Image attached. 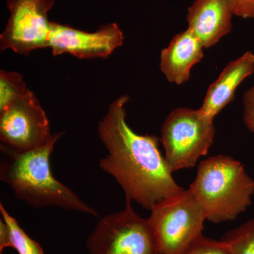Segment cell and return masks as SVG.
Instances as JSON below:
<instances>
[{"label":"cell","mask_w":254,"mask_h":254,"mask_svg":"<svg viewBox=\"0 0 254 254\" xmlns=\"http://www.w3.org/2000/svg\"><path fill=\"white\" fill-rule=\"evenodd\" d=\"M128 101L127 95L114 100L98 124V136L108 152L99 167L115 178L126 198L150 210L184 189L174 180L160 153L158 137L138 134L127 123Z\"/></svg>","instance_id":"cell-1"},{"label":"cell","mask_w":254,"mask_h":254,"mask_svg":"<svg viewBox=\"0 0 254 254\" xmlns=\"http://www.w3.org/2000/svg\"><path fill=\"white\" fill-rule=\"evenodd\" d=\"M63 133H55L43 146L23 153L1 145L6 158L1 163L0 179L12 189L16 198L34 208L56 206L98 217L94 208L57 180L52 173L50 155Z\"/></svg>","instance_id":"cell-2"},{"label":"cell","mask_w":254,"mask_h":254,"mask_svg":"<svg viewBox=\"0 0 254 254\" xmlns=\"http://www.w3.org/2000/svg\"><path fill=\"white\" fill-rule=\"evenodd\" d=\"M189 190L213 223L232 221L252 204L254 180L243 164L227 155H216L200 162Z\"/></svg>","instance_id":"cell-3"},{"label":"cell","mask_w":254,"mask_h":254,"mask_svg":"<svg viewBox=\"0 0 254 254\" xmlns=\"http://www.w3.org/2000/svg\"><path fill=\"white\" fill-rule=\"evenodd\" d=\"M215 134L213 120L199 110H173L164 121L160 139L170 171L194 167L199 158L208 154Z\"/></svg>","instance_id":"cell-4"},{"label":"cell","mask_w":254,"mask_h":254,"mask_svg":"<svg viewBox=\"0 0 254 254\" xmlns=\"http://www.w3.org/2000/svg\"><path fill=\"white\" fill-rule=\"evenodd\" d=\"M159 254H180L203 235L204 210L190 190L160 200L148 218Z\"/></svg>","instance_id":"cell-5"},{"label":"cell","mask_w":254,"mask_h":254,"mask_svg":"<svg viewBox=\"0 0 254 254\" xmlns=\"http://www.w3.org/2000/svg\"><path fill=\"white\" fill-rule=\"evenodd\" d=\"M131 202L126 198L123 210L100 219L87 240L90 254H159L148 218L139 216Z\"/></svg>","instance_id":"cell-6"},{"label":"cell","mask_w":254,"mask_h":254,"mask_svg":"<svg viewBox=\"0 0 254 254\" xmlns=\"http://www.w3.org/2000/svg\"><path fill=\"white\" fill-rule=\"evenodd\" d=\"M49 120L31 90L0 110L1 145L18 153L39 148L51 139Z\"/></svg>","instance_id":"cell-7"},{"label":"cell","mask_w":254,"mask_h":254,"mask_svg":"<svg viewBox=\"0 0 254 254\" xmlns=\"http://www.w3.org/2000/svg\"><path fill=\"white\" fill-rule=\"evenodd\" d=\"M55 0H8L10 16L0 36V50L22 55L49 48L51 23L48 12Z\"/></svg>","instance_id":"cell-8"},{"label":"cell","mask_w":254,"mask_h":254,"mask_svg":"<svg viewBox=\"0 0 254 254\" xmlns=\"http://www.w3.org/2000/svg\"><path fill=\"white\" fill-rule=\"evenodd\" d=\"M124 34L117 23H111L89 33L52 22L49 48L54 56L68 53L78 59L108 58L123 46Z\"/></svg>","instance_id":"cell-9"},{"label":"cell","mask_w":254,"mask_h":254,"mask_svg":"<svg viewBox=\"0 0 254 254\" xmlns=\"http://www.w3.org/2000/svg\"><path fill=\"white\" fill-rule=\"evenodd\" d=\"M233 16L230 0H194L187 12V28L205 48H211L231 32Z\"/></svg>","instance_id":"cell-10"},{"label":"cell","mask_w":254,"mask_h":254,"mask_svg":"<svg viewBox=\"0 0 254 254\" xmlns=\"http://www.w3.org/2000/svg\"><path fill=\"white\" fill-rule=\"evenodd\" d=\"M254 73V54L247 51L237 59L230 62L218 78L209 86L199 108L207 118L214 120L235 98L237 88Z\"/></svg>","instance_id":"cell-11"},{"label":"cell","mask_w":254,"mask_h":254,"mask_svg":"<svg viewBox=\"0 0 254 254\" xmlns=\"http://www.w3.org/2000/svg\"><path fill=\"white\" fill-rule=\"evenodd\" d=\"M204 48L188 28L174 37L160 53V70L166 79L177 85L188 81L192 68L203 59Z\"/></svg>","instance_id":"cell-12"},{"label":"cell","mask_w":254,"mask_h":254,"mask_svg":"<svg viewBox=\"0 0 254 254\" xmlns=\"http://www.w3.org/2000/svg\"><path fill=\"white\" fill-rule=\"evenodd\" d=\"M0 212L2 217L0 221V252L6 247H12L19 254H44L39 244L23 231L2 204H0Z\"/></svg>","instance_id":"cell-13"},{"label":"cell","mask_w":254,"mask_h":254,"mask_svg":"<svg viewBox=\"0 0 254 254\" xmlns=\"http://www.w3.org/2000/svg\"><path fill=\"white\" fill-rule=\"evenodd\" d=\"M221 240L231 254H254V219L227 232Z\"/></svg>","instance_id":"cell-14"},{"label":"cell","mask_w":254,"mask_h":254,"mask_svg":"<svg viewBox=\"0 0 254 254\" xmlns=\"http://www.w3.org/2000/svg\"><path fill=\"white\" fill-rule=\"evenodd\" d=\"M29 88L20 73L0 71V110L26 94Z\"/></svg>","instance_id":"cell-15"},{"label":"cell","mask_w":254,"mask_h":254,"mask_svg":"<svg viewBox=\"0 0 254 254\" xmlns=\"http://www.w3.org/2000/svg\"><path fill=\"white\" fill-rule=\"evenodd\" d=\"M180 254H231V252L223 241L212 240L201 235Z\"/></svg>","instance_id":"cell-16"},{"label":"cell","mask_w":254,"mask_h":254,"mask_svg":"<svg viewBox=\"0 0 254 254\" xmlns=\"http://www.w3.org/2000/svg\"><path fill=\"white\" fill-rule=\"evenodd\" d=\"M243 121L247 128L254 133V85L244 93Z\"/></svg>","instance_id":"cell-17"},{"label":"cell","mask_w":254,"mask_h":254,"mask_svg":"<svg viewBox=\"0 0 254 254\" xmlns=\"http://www.w3.org/2000/svg\"><path fill=\"white\" fill-rule=\"evenodd\" d=\"M234 14L244 19H254V0H230Z\"/></svg>","instance_id":"cell-18"},{"label":"cell","mask_w":254,"mask_h":254,"mask_svg":"<svg viewBox=\"0 0 254 254\" xmlns=\"http://www.w3.org/2000/svg\"></svg>","instance_id":"cell-19"}]
</instances>
